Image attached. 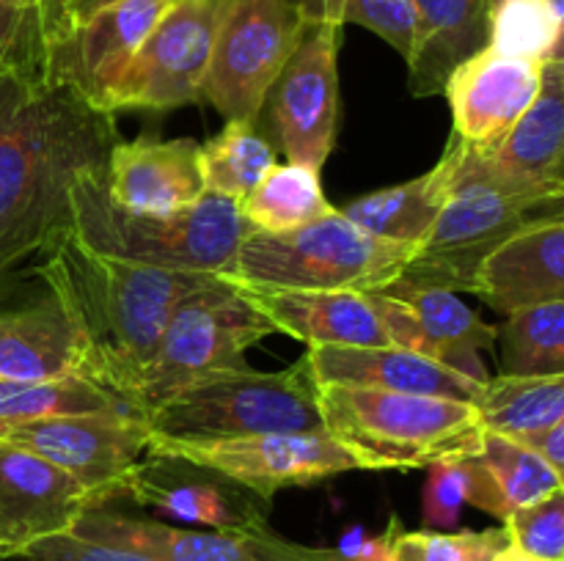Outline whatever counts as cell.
I'll use <instances>...</instances> for the list:
<instances>
[{
	"label": "cell",
	"mask_w": 564,
	"mask_h": 561,
	"mask_svg": "<svg viewBox=\"0 0 564 561\" xmlns=\"http://www.w3.org/2000/svg\"><path fill=\"white\" fill-rule=\"evenodd\" d=\"M116 116L50 80L44 61L0 75V280L69 231V193L108 168Z\"/></svg>",
	"instance_id": "cell-1"
},
{
	"label": "cell",
	"mask_w": 564,
	"mask_h": 561,
	"mask_svg": "<svg viewBox=\"0 0 564 561\" xmlns=\"http://www.w3.org/2000/svg\"><path fill=\"white\" fill-rule=\"evenodd\" d=\"M77 339L80 374L132 413L138 385L176 302L209 278L102 256L72 234L47 248L39 267Z\"/></svg>",
	"instance_id": "cell-2"
},
{
	"label": "cell",
	"mask_w": 564,
	"mask_h": 561,
	"mask_svg": "<svg viewBox=\"0 0 564 561\" xmlns=\"http://www.w3.org/2000/svg\"><path fill=\"white\" fill-rule=\"evenodd\" d=\"M69 231L80 245L141 267L220 275L251 231L240 207L207 196L180 212H132L105 187V170L80 176L69 193Z\"/></svg>",
	"instance_id": "cell-3"
},
{
	"label": "cell",
	"mask_w": 564,
	"mask_h": 561,
	"mask_svg": "<svg viewBox=\"0 0 564 561\" xmlns=\"http://www.w3.org/2000/svg\"><path fill=\"white\" fill-rule=\"evenodd\" d=\"M323 429L356 454L361 471H416L471 451L482 438L474 402L397 391L314 385Z\"/></svg>",
	"instance_id": "cell-4"
},
{
	"label": "cell",
	"mask_w": 564,
	"mask_h": 561,
	"mask_svg": "<svg viewBox=\"0 0 564 561\" xmlns=\"http://www.w3.org/2000/svg\"><path fill=\"white\" fill-rule=\"evenodd\" d=\"M147 429L149 446L325 432L303 358L284 372L246 366L204 374L160 402L147 416Z\"/></svg>",
	"instance_id": "cell-5"
},
{
	"label": "cell",
	"mask_w": 564,
	"mask_h": 561,
	"mask_svg": "<svg viewBox=\"0 0 564 561\" xmlns=\"http://www.w3.org/2000/svg\"><path fill=\"white\" fill-rule=\"evenodd\" d=\"M411 253L413 245L367 234L334 209L281 234L251 229L220 275L251 289L372 292L402 275Z\"/></svg>",
	"instance_id": "cell-6"
},
{
	"label": "cell",
	"mask_w": 564,
	"mask_h": 561,
	"mask_svg": "<svg viewBox=\"0 0 564 561\" xmlns=\"http://www.w3.org/2000/svg\"><path fill=\"white\" fill-rule=\"evenodd\" d=\"M270 319L224 275H209L171 311L132 407L147 418L163 399L220 369H246V350L273 336Z\"/></svg>",
	"instance_id": "cell-7"
},
{
	"label": "cell",
	"mask_w": 564,
	"mask_h": 561,
	"mask_svg": "<svg viewBox=\"0 0 564 561\" xmlns=\"http://www.w3.org/2000/svg\"><path fill=\"white\" fill-rule=\"evenodd\" d=\"M538 212L543 207L501 185L482 154L463 143L449 196L427 234L413 245L402 278L449 292H471L482 258Z\"/></svg>",
	"instance_id": "cell-8"
},
{
	"label": "cell",
	"mask_w": 564,
	"mask_h": 561,
	"mask_svg": "<svg viewBox=\"0 0 564 561\" xmlns=\"http://www.w3.org/2000/svg\"><path fill=\"white\" fill-rule=\"evenodd\" d=\"M303 31L292 0H218L202 102L226 121H257Z\"/></svg>",
	"instance_id": "cell-9"
},
{
	"label": "cell",
	"mask_w": 564,
	"mask_h": 561,
	"mask_svg": "<svg viewBox=\"0 0 564 561\" xmlns=\"http://www.w3.org/2000/svg\"><path fill=\"white\" fill-rule=\"evenodd\" d=\"M0 438L42 457L75 479L94 506L121 498L132 468L147 457V418L138 413H86L0 427Z\"/></svg>",
	"instance_id": "cell-10"
},
{
	"label": "cell",
	"mask_w": 564,
	"mask_h": 561,
	"mask_svg": "<svg viewBox=\"0 0 564 561\" xmlns=\"http://www.w3.org/2000/svg\"><path fill=\"white\" fill-rule=\"evenodd\" d=\"M218 0H171L121 72L108 110H171L202 102Z\"/></svg>",
	"instance_id": "cell-11"
},
{
	"label": "cell",
	"mask_w": 564,
	"mask_h": 561,
	"mask_svg": "<svg viewBox=\"0 0 564 561\" xmlns=\"http://www.w3.org/2000/svg\"><path fill=\"white\" fill-rule=\"evenodd\" d=\"M339 25H306L270 88V116L286 163L319 170L339 130Z\"/></svg>",
	"instance_id": "cell-12"
},
{
	"label": "cell",
	"mask_w": 564,
	"mask_h": 561,
	"mask_svg": "<svg viewBox=\"0 0 564 561\" xmlns=\"http://www.w3.org/2000/svg\"><path fill=\"white\" fill-rule=\"evenodd\" d=\"M149 451L213 468L264 501H273V495L284 487H306L339 473L361 471L356 454L336 443L328 432L251 435L213 443H160L149 446Z\"/></svg>",
	"instance_id": "cell-13"
},
{
	"label": "cell",
	"mask_w": 564,
	"mask_h": 561,
	"mask_svg": "<svg viewBox=\"0 0 564 561\" xmlns=\"http://www.w3.org/2000/svg\"><path fill=\"white\" fill-rule=\"evenodd\" d=\"M367 297L391 344L422 352L477 383H488L490 374L479 352L494 350L496 328L468 308L457 292L397 275L391 284L367 292Z\"/></svg>",
	"instance_id": "cell-14"
},
{
	"label": "cell",
	"mask_w": 564,
	"mask_h": 561,
	"mask_svg": "<svg viewBox=\"0 0 564 561\" xmlns=\"http://www.w3.org/2000/svg\"><path fill=\"white\" fill-rule=\"evenodd\" d=\"M72 531L158 561H339L336 548L292 542L270 526L257 531H213L130 517L105 506L83 512Z\"/></svg>",
	"instance_id": "cell-15"
},
{
	"label": "cell",
	"mask_w": 564,
	"mask_h": 561,
	"mask_svg": "<svg viewBox=\"0 0 564 561\" xmlns=\"http://www.w3.org/2000/svg\"><path fill=\"white\" fill-rule=\"evenodd\" d=\"M138 506L152 509L187 528L213 531H257L268 528L270 501L213 468L182 457L147 451L124 482V493Z\"/></svg>",
	"instance_id": "cell-16"
},
{
	"label": "cell",
	"mask_w": 564,
	"mask_h": 561,
	"mask_svg": "<svg viewBox=\"0 0 564 561\" xmlns=\"http://www.w3.org/2000/svg\"><path fill=\"white\" fill-rule=\"evenodd\" d=\"M169 3L171 0H119L94 11L44 47V72L50 80L108 110L121 72Z\"/></svg>",
	"instance_id": "cell-17"
},
{
	"label": "cell",
	"mask_w": 564,
	"mask_h": 561,
	"mask_svg": "<svg viewBox=\"0 0 564 561\" xmlns=\"http://www.w3.org/2000/svg\"><path fill=\"white\" fill-rule=\"evenodd\" d=\"M543 82V64L499 53L485 44L449 77L444 97L452 110V135L488 152L527 113Z\"/></svg>",
	"instance_id": "cell-18"
},
{
	"label": "cell",
	"mask_w": 564,
	"mask_h": 561,
	"mask_svg": "<svg viewBox=\"0 0 564 561\" xmlns=\"http://www.w3.org/2000/svg\"><path fill=\"white\" fill-rule=\"evenodd\" d=\"M94 501L75 479L0 438V561L20 559L33 542L69 531Z\"/></svg>",
	"instance_id": "cell-19"
},
{
	"label": "cell",
	"mask_w": 564,
	"mask_h": 561,
	"mask_svg": "<svg viewBox=\"0 0 564 561\" xmlns=\"http://www.w3.org/2000/svg\"><path fill=\"white\" fill-rule=\"evenodd\" d=\"M482 154L490 174L538 207L564 193V58L543 64V82L527 113Z\"/></svg>",
	"instance_id": "cell-20"
},
{
	"label": "cell",
	"mask_w": 564,
	"mask_h": 561,
	"mask_svg": "<svg viewBox=\"0 0 564 561\" xmlns=\"http://www.w3.org/2000/svg\"><path fill=\"white\" fill-rule=\"evenodd\" d=\"M471 295L499 314L564 300V220L534 215L499 242L474 273Z\"/></svg>",
	"instance_id": "cell-21"
},
{
	"label": "cell",
	"mask_w": 564,
	"mask_h": 561,
	"mask_svg": "<svg viewBox=\"0 0 564 561\" xmlns=\"http://www.w3.org/2000/svg\"><path fill=\"white\" fill-rule=\"evenodd\" d=\"M306 372L314 385L397 391L477 402L485 383L405 346H308Z\"/></svg>",
	"instance_id": "cell-22"
},
{
	"label": "cell",
	"mask_w": 564,
	"mask_h": 561,
	"mask_svg": "<svg viewBox=\"0 0 564 561\" xmlns=\"http://www.w3.org/2000/svg\"><path fill=\"white\" fill-rule=\"evenodd\" d=\"M105 187L132 212H180L207 196L198 170V143L191 138H135L110 148Z\"/></svg>",
	"instance_id": "cell-23"
},
{
	"label": "cell",
	"mask_w": 564,
	"mask_h": 561,
	"mask_svg": "<svg viewBox=\"0 0 564 561\" xmlns=\"http://www.w3.org/2000/svg\"><path fill=\"white\" fill-rule=\"evenodd\" d=\"M275 328L308 346H389L367 292L237 286Z\"/></svg>",
	"instance_id": "cell-24"
},
{
	"label": "cell",
	"mask_w": 564,
	"mask_h": 561,
	"mask_svg": "<svg viewBox=\"0 0 564 561\" xmlns=\"http://www.w3.org/2000/svg\"><path fill=\"white\" fill-rule=\"evenodd\" d=\"M416 38L408 55L413 97L444 94L446 77L488 44V0H413Z\"/></svg>",
	"instance_id": "cell-25"
},
{
	"label": "cell",
	"mask_w": 564,
	"mask_h": 561,
	"mask_svg": "<svg viewBox=\"0 0 564 561\" xmlns=\"http://www.w3.org/2000/svg\"><path fill=\"white\" fill-rule=\"evenodd\" d=\"M460 154L463 141L452 135L438 163L424 170L422 176L367 193V196L345 204L339 212L367 234L400 242V245H416L435 223L446 196H449Z\"/></svg>",
	"instance_id": "cell-26"
},
{
	"label": "cell",
	"mask_w": 564,
	"mask_h": 561,
	"mask_svg": "<svg viewBox=\"0 0 564 561\" xmlns=\"http://www.w3.org/2000/svg\"><path fill=\"white\" fill-rule=\"evenodd\" d=\"M468 473V504L505 522L512 512L564 490V473L501 435L482 432L471 451H463Z\"/></svg>",
	"instance_id": "cell-27"
},
{
	"label": "cell",
	"mask_w": 564,
	"mask_h": 561,
	"mask_svg": "<svg viewBox=\"0 0 564 561\" xmlns=\"http://www.w3.org/2000/svg\"><path fill=\"white\" fill-rule=\"evenodd\" d=\"M66 374H80V352L53 297L0 311V380L28 383Z\"/></svg>",
	"instance_id": "cell-28"
},
{
	"label": "cell",
	"mask_w": 564,
	"mask_h": 561,
	"mask_svg": "<svg viewBox=\"0 0 564 561\" xmlns=\"http://www.w3.org/2000/svg\"><path fill=\"white\" fill-rule=\"evenodd\" d=\"M474 407L485 432L523 440L564 421V374L488 377Z\"/></svg>",
	"instance_id": "cell-29"
},
{
	"label": "cell",
	"mask_w": 564,
	"mask_h": 561,
	"mask_svg": "<svg viewBox=\"0 0 564 561\" xmlns=\"http://www.w3.org/2000/svg\"><path fill=\"white\" fill-rule=\"evenodd\" d=\"M275 148L259 135L253 121H226L207 143H198V170L204 190L240 204L273 170Z\"/></svg>",
	"instance_id": "cell-30"
},
{
	"label": "cell",
	"mask_w": 564,
	"mask_h": 561,
	"mask_svg": "<svg viewBox=\"0 0 564 561\" xmlns=\"http://www.w3.org/2000/svg\"><path fill=\"white\" fill-rule=\"evenodd\" d=\"M237 207L253 231L268 234L301 229L336 209L325 198L319 170L297 163H275L273 170L253 187L251 196L242 198Z\"/></svg>",
	"instance_id": "cell-31"
},
{
	"label": "cell",
	"mask_w": 564,
	"mask_h": 561,
	"mask_svg": "<svg viewBox=\"0 0 564 561\" xmlns=\"http://www.w3.org/2000/svg\"><path fill=\"white\" fill-rule=\"evenodd\" d=\"M130 407L91 380L66 374L53 380H0V427L39 421L55 416H86V413H113Z\"/></svg>",
	"instance_id": "cell-32"
},
{
	"label": "cell",
	"mask_w": 564,
	"mask_h": 561,
	"mask_svg": "<svg viewBox=\"0 0 564 561\" xmlns=\"http://www.w3.org/2000/svg\"><path fill=\"white\" fill-rule=\"evenodd\" d=\"M496 344L501 374H564V300L507 314Z\"/></svg>",
	"instance_id": "cell-33"
},
{
	"label": "cell",
	"mask_w": 564,
	"mask_h": 561,
	"mask_svg": "<svg viewBox=\"0 0 564 561\" xmlns=\"http://www.w3.org/2000/svg\"><path fill=\"white\" fill-rule=\"evenodd\" d=\"M564 16L549 0H507L490 11L488 44L499 53L545 64L562 58Z\"/></svg>",
	"instance_id": "cell-34"
},
{
	"label": "cell",
	"mask_w": 564,
	"mask_h": 561,
	"mask_svg": "<svg viewBox=\"0 0 564 561\" xmlns=\"http://www.w3.org/2000/svg\"><path fill=\"white\" fill-rule=\"evenodd\" d=\"M507 539L505 526L485 531H402L397 539L394 561H490Z\"/></svg>",
	"instance_id": "cell-35"
},
{
	"label": "cell",
	"mask_w": 564,
	"mask_h": 561,
	"mask_svg": "<svg viewBox=\"0 0 564 561\" xmlns=\"http://www.w3.org/2000/svg\"><path fill=\"white\" fill-rule=\"evenodd\" d=\"M510 544L543 561H564V490L512 512L505 522Z\"/></svg>",
	"instance_id": "cell-36"
},
{
	"label": "cell",
	"mask_w": 564,
	"mask_h": 561,
	"mask_svg": "<svg viewBox=\"0 0 564 561\" xmlns=\"http://www.w3.org/2000/svg\"><path fill=\"white\" fill-rule=\"evenodd\" d=\"M468 504V473L463 454L441 457L427 465L422 490V522L430 531H455Z\"/></svg>",
	"instance_id": "cell-37"
},
{
	"label": "cell",
	"mask_w": 564,
	"mask_h": 561,
	"mask_svg": "<svg viewBox=\"0 0 564 561\" xmlns=\"http://www.w3.org/2000/svg\"><path fill=\"white\" fill-rule=\"evenodd\" d=\"M336 25L367 28L408 61L416 38V9L413 0H341Z\"/></svg>",
	"instance_id": "cell-38"
},
{
	"label": "cell",
	"mask_w": 564,
	"mask_h": 561,
	"mask_svg": "<svg viewBox=\"0 0 564 561\" xmlns=\"http://www.w3.org/2000/svg\"><path fill=\"white\" fill-rule=\"evenodd\" d=\"M44 61L39 0H0V75Z\"/></svg>",
	"instance_id": "cell-39"
},
{
	"label": "cell",
	"mask_w": 564,
	"mask_h": 561,
	"mask_svg": "<svg viewBox=\"0 0 564 561\" xmlns=\"http://www.w3.org/2000/svg\"><path fill=\"white\" fill-rule=\"evenodd\" d=\"M22 561H158L149 556L135 553V550L116 548V544L97 542V539L80 537L69 528V531L50 534V537L33 542L25 553L20 556Z\"/></svg>",
	"instance_id": "cell-40"
},
{
	"label": "cell",
	"mask_w": 564,
	"mask_h": 561,
	"mask_svg": "<svg viewBox=\"0 0 564 561\" xmlns=\"http://www.w3.org/2000/svg\"><path fill=\"white\" fill-rule=\"evenodd\" d=\"M402 531L405 528H402L400 517H391V522L380 534H367L364 528H352L336 544V553H339V561H394L397 539H400Z\"/></svg>",
	"instance_id": "cell-41"
},
{
	"label": "cell",
	"mask_w": 564,
	"mask_h": 561,
	"mask_svg": "<svg viewBox=\"0 0 564 561\" xmlns=\"http://www.w3.org/2000/svg\"><path fill=\"white\" fill-rule=\"evenodd\" d=\"M110 3H119V0H39L44 47L64 36V33H69L77 22H83L94 11L105 9Z\"/></svg>",
	"instance_id": "cell-42"
},
{
	"label": "cell",
	"mask_w": 564,
	"mask_h": 561,
	"mask_svg": "<svg viewBox=\"0 0 564 561\" xmlns=\"http://www.w3.org/2000/svg\"><path fill=\"white\" fill-rule=\"evenodd\" d=\"M523 449H529L532 454H538L540 460L549 462L554 471L564 473V421L554 424V427L543 429V432H534L529 438L516 440Z\"/></svg>",
	"instance_id": "cell-43"
},
{
	"label": "cell",
	"mask_w": 564,
	"mask_h": 561,
	"mask_svg": "<svg viewBox=\"0 0 564 561\" xmlns=\"http://www.w3.org/2000/svg\"><path fill=\"white\" fill-rule=\"evenodd\" d=\"M490 561H543V559H534V556L523 553V550H518L516 544H510V542H507L505 548H501L499 553H496L494 559H490Z\"/></svg>",
	"instance_id": "cell-44"
},
{
	"label": "cell",
	"mask_w": 564,
	"mask_h": 561,
	"mask_svg": "<svg viewBox=\"0 0 564 561\" xmlns=\"http://www.w3.org/2000/svg\"><path fill=\"white\" fill-rule=\"evenodd\" d=\"M549 6L556 11V14L564 16V0H549Z\"/></svg>",
	"instance_id": "cell-45"
},
{
	"label": "cell",
	"mask_w": 564,
	"mask_h": 561,
	"mask_svg": "<svg viewBox=\"0 0 564 561\" xmlns=\"http://www.w3.org/2000/svg\"><path fill=\"white\" fill-rule=\"evenodd\" d=\"M501 3H507V0H488V9H490V11H494V9H496V6H501Z\"/></svg>",
	"instance_id": "cell-46"
}]
</instances>
